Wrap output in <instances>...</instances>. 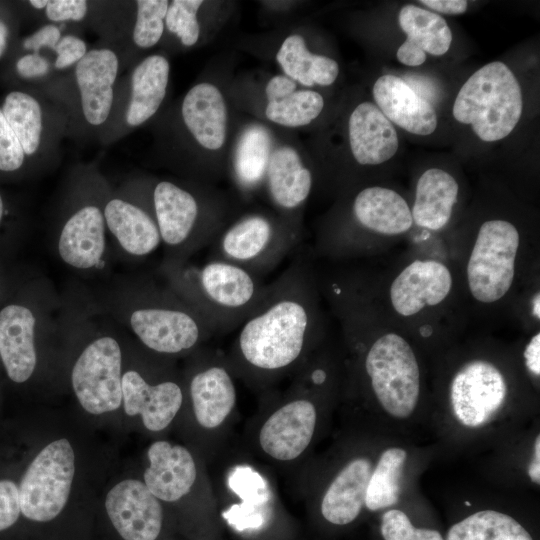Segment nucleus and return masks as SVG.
<instances>
[{
    "mask_svg": "<svg viewBox=\"0 0 540 540\" xmlns=\"http://www.w3.org/2000/svg\"><path fill=\"white\" fill-rule=\"evenodd\" d=\"M519 407L504 366L477 356L451 373L436 414L445 433L461 440L488 439L526 416Z\"/></svg>",
    "mask_w": 540,
    "mask_h": 540,
    "instance_id": "20e7f679",
    "label": "nucleus"
},
{
    "mask_svg": "<svg viewBox=\"0 0 540 540\" xmlns=\"http://www.w3.org/2000/svg\"><path fill=\"white\" fill-rule=\"evenodd\" d=\"M352 214L361 228L383 235L405 233L413 224L405 199L394 190L380 186L361 190L353 200Z\"/></svg>",
    "mask_w": 540,
    "mask_h": 540,
    "instance_id": "bb28decb",
    "label": "nucleus"
},
{
    "mask_svg": "<svg viewBox=\"0 0 540 540\" xmlns=\"http://www.w3.org/2000/svg\"><path fill=\"white\" fill-rule=\"evenodd\" d=\"M523 99L520 84L510 68L490 62L474 72L459 90L454 118L472 127L485 142L507 137L520 120Z\"/></svg>",
    "mask_w": 540,
    "mask_h": 540,
    "instance_id": "423d86ee",
    "label": "nucleus"
},
{
    "mask_svg": "<svg viewBox=\"0 0 540 540\" xmlns=\"http://www.w3.org/2000/svg\"><path fill=\"white\" fill-rule=\"evenodd\" d=\"M337 368L324 353H313L281 392H267L250 425L252 450L277 466L296 465L310 453L338 394Z\"/></svg>",
    "mask_w": 540,
    "mask_h": 540,
    "instance_id": "f03ea898",
    "label": "nucleus"
},
{
    "mask_svg": "<svg viewBox=\"0 0 540 540\" xmlns=\"http://www.w3.org/2000/svg\"><path fill=\"white\" fill-rule=\"evenodd\" d=\"M452 288L446 265L435 260H415L392 281L390 301L401 316L410 317L443 302Z\"/></svg>",
    "mask_w": 540,
    "mask_h": 540,
    "instance_id": "6ab92c4d",
    "label": "nucleus"
},
{
    "mask_svg": "<svg viewBox=\"0 0 540 540\" xmlns=\"http://www.w3.org/2000/svg\"><path fill=\"white\" fill-rule=\"evenodd\" d=\"M133 30V41L141 48L154 46L164 31V20L168 9L166 0H139Z\"/></svg>",
    "mask_w": 540,
    "mask_h": 540,
    "instance_id": "e433bc0d",
    "label": "nucleus"
},
{
    "mask_svg": "<svg viewBox=\"0 0 540 540\" xmlns=\"http://www.w3.org/2000/svg\"><path fill=\"white\" fill-rule=\"evenodd\" d=\"M458 183L445 170L430 168L418 179L411 210L413 222L422 228L438 231L449 222L457 202Z\"/></svg>",
    "mask_w": 540,
    "mask_h": 540,
    "instance_id": "cd10ccee",
    "label": "nucleus"
},
{
    "mask_svg": "<svg viewBox=\"0 0 540 540\" xmlns=\"http://www.w3.org/2000/svg\"><path fill=\"white\" fill-rule=\"evenodd\" d=\"M219 517L237 534L248 539L268 538L273 526L285 519L276 490L267 474L254 463L240 460L223 474Z\"/></svg>",
    "mask_w": 540,
    "mask_h": 540,
    "instance_id": "6e6552de",
    "label": "nucleus"
},
{
    "mask_svg": "<svg viewBox=\"0 0 540 540\" xmlns=\"http://www.w3.org/2000/svg\"><path fill=\"white\" fill-rule=\"evenodd\" d=\"M380 532L384 540H445L435 529L414 526L409 516L395 507L382 514Z\"/></svg>",
    "mask_w": 540,
    "mask_h": 540,
    "instance_id": "58836bf2",
    "label": "nucleus"
},
{
    "mask_svg": "<svg viewBox=\"0 0 540 540\" xmlns=\"http://www.w3.org/2000/svg\"><path fill=\"white\" fill-rule=\"evenodd\" d=\"M526 475L529 482L539 487L540 485V435L537 433L532 443L530 456L526 463Z\"/></svg>",
    "mask_w": 540,
    "mask_h": 540,
    "instance_id": "8fccbe9b",
    "label": "nucleus"
},
{
    "mask_svg": "<svg viewBox=\"0 0 540 540\" xmlns=\"http://www.w3.org/2000/svg\"><path fill=\"white\" fill-rule=\"evenodd\" d=\"M195 353L187 383L188 398L195 424L210 440L214 452L236 412L237 378L225 353L214 348H198Z\"/></svg>",
    "mask_w": 540,
    "mask_h": 540,
    "instance_id": "9d476101",
    "label": "nucleus"
},
{
    "mask_svg": "<svg viewBox=\"0 0 540 540\" xmlns=\"http://www.w3.org/2000/svg\"><path fill=\"white\" fill-rule=\"evenodd\" d=\"M296 83L287 76L276 75L268 82L265 92L269 102L280 101L295 92Z\"/></svg>",
    "mask_w": 540,
    "mask_h": 540,
    "instance_id": "49530a36",
    "label": "nucleus"
},
{
    "mask_svg": "<svg viewBox=\"0 0 540 540\" xmlns=\"http://www.w3.org/2000/svg\"><path fill=\"white\" fill-rule=\"evenodd\" d=\"M266 174L270 198L283 211L294 212L308 198L312 175L293 148L276 149L270 156Z\"/></svg>",
    "mask_w": 540,
    "mask_h": 540,
    "instance_id": "c85d7f7f",
    "label": "nucleus"
},
{
    "mask_svg": "<svg viewBox=\"0 0 540 540\" xmlns=\"http://www.w3.org/2000/svg\"><path fill=\"white\" fill-rule=\"evenodd\" d=\"M523 359L526 369L534 378L540 376V334L532 336L523 352Z\"/></svg>",
    "mask_w": 540,
    "mask_h": 540,
    "instance_id": "de8ad7c7",
    "label": "nucleus"
},
{
    "mask_svg": "<svg viewBox=\"0 0 540 540\" xmlns=\"http://www.w3.org/2000/svg\"><path fill=\"white\" fill-rule=\"evenodd\" d=\"M324 107L323 97L315 91H295L288 97L269 102L266 107L267 118L281 126H304L316 119Z\"/></svg>",
    "mask_w": 540,
    "mask_h": 540,
    "instance_id": "c9c22d12",
    "label": "nucleus"
},
{
    "mask_svg": "<svg viewBox=\"0 0 540 540\" xmlns=\"http://www.w3.org/2000/svg\"><path fill=\"white\" fill-rule=\"evenodd\" d=\"M373 97L389 121L405 131L426 136L436 130L437 114L434 107L403 79L394 75L379 77L373 86Z\"/></svg>",
    "mask_w": 540,
    "mask_h": 540,
    "instance_id": "aec40b11",
    "label": "nucleus"
},
{
    "mask_svg": "<svg viewBox=\"0 0 540 540\" xmlns=\"http://www.w3.org/2000/svg\"><path fill=\"white\" fill-rule=\"evenodd\" d=\"M539 294L536 295L533 301V314L539 319Z\"/></svg>",
    "mask_w": 540,
    "mask_h": 540,
    "instance_id": "864d4df0",
    "label": "nucleus"
},
{
    "mask_svg": "<svg viewBox=\"0 0 540 540\" xmlns=\"http://www.w3.org/2000/svg\"><path fill=\"white\" fill-rule=\"evenodd\" d=\"M520 247V235L509 221L492 219L479 228L470 252L466 276L475 300L490 304L510 290Z\"/></svg>",
    "mask_w": 540,
    "mask_h": 540,
    "instance_id": "9b49d317",
    "label": "nucleus"
},
{
    "mask_svg": "<svg viewBox=\"0 0 540 540\" xmlns=\"http://www.w3.org/2000/svg\"><path fill=\"white\" fill-rule=\"evenodd\" d=\"M348 131L351 152L361 165L382 164L398 150L399 140L394 126L371 102H362L353 110Z\"/></svg>",
    "mask_w": 540,
    "mask_h": 540,
    "instance_id": "b1692460",
    "label": "nucleus"
},
{
    "mask_svg": "<svg viewBox=\"0 0 540 540\" xmlns=\"http://www.w3.org/2000/svg\"><path fill=\"white\" fill-rule=\"evenodd\" d=\"M147 457L143 482L160 502L176 503L196 488L200 469L187 447L157 440L149 446Z\"/></svg>",
    "mask_w": 540,
    "mask_h": 540,
    "instance_id": "f3484780",
    "label": "nucleus"
},
{
    "mask_svg": "<svg viewBox=\"0 0 540 540\" xmlns=\"http://www.w3.org/2000/svg\"><path fill=\"white\" fill-rule=\"evenodd\" d=\"M287 77L305 86L331 85L339 73L338 63L323 55L312 54L300 35H290L276 55Z\"/></svg>",
    "mask_w": 540,
    "mask_h": 540,
    "instance_id": "2f4dec72",
    "label": "nucleus"
},
{
    "mask_svg": "<svg viewBox=\"0 0 540 540\" xmlns=\"http://www.w3.org/2000/svg\"><path fill=\"white\" fill-rule=\"evenodd\" d=\"M398 23L406 41L397 50V59L406 66H420L426 53L441 56L448 52L452 32L439 14L408 4L401 8Z\"/></svg>",
    "mask_w": 540,
    "mask_h": 540,
    "instance_id": "4be33fe9",
    "label": "nucleus"
},
{
    "mask_svg": "<svg viewBox=\"0 0 540 540\" xmlns=\"http://www.w3.org/2000/svg\"><path fill=\"white\" fill-rule=\"evenodd\" d=\"M105 507L124 540H156L161 533L162 503L140 480L126 479L116 484L106 496Z\"/></svg>",
    "mask_w": 540,
    "mask_h": 540,
    "instance_id": "dca6fc26",
    "label": "nucleus"
},
{
    "mask_svg": "<svg viewBox=\"0 0 540 540\" xmlns=\"http://www.w3.org/2000/svg\"><path fill=\"white\" fill-rule=\"evenodd\" d=\"M117 72L118 58L109 49L88 51L76 64L75 77L82 112L88 123L98 126L108 118L113 104V86Z\"/></svg>",
    "mask_w": 540,
    "mask_h": 540,
    "instance_id": "412c9836",
    "label": "nucleus"
},
{
    "mask_svg": "<svg viewBox=\"0 0 540 540\" xmlns=\"http://www.w3.org/2000/svg\"><path fill=\"white\" fill-rule=\"evenodd\" d=\"M29 3L36 9L46 8L48 1L47 0H30Z\"/></svg>",
    "mask_w": 540,
    "mask_h": 540,
    "instance_id": "603ef678",
    "label": "nucleus"
},
{
    "mask_svg": "<svg viewBox=\"0 0 540 540\" xmlns=\"http://www.w3.org/2000/svg\"><path fill=\"white\" fill-rule=\"evenodd\" d=\"M121 362L120 346L109 336L91 342L78 357L72 370V387L88 413L99 415L120 407Z\"/></svg>",
    "mask_w": 540,
    "mask_h": 540,
    "instance_id": "4468645a",
    "label": "nucleus"
},
{
    "mask_svg": "<svg viewBox=\"0 0 540 540\" xmlns=\"http://www.w3.org/2000/svg\"><path fill=\"white\" fill-rule=\"evenodd\" d=\"M350 371L364 409L384 423L407 426L420 415L422 377L416 353L400 334L388 332L366 343L348 336Z\"/></svg>",
    "mask_w": 540,
    "mask_h": 540,
    "instance_id": "7ed1b4c3",
    "label": "nucleus"
},
{
    "mask_svg": "<svg viewBox=\"0 0 540 540\" xmlns=\"http://www.w3.org/2000/svg\"><path fill=\"white\" fill-rule=\"evenodd\" d=\"M16 69L24 78L44 76L49 71V62L39 53L26 54L16 63Z\"/></svg>",
    "mask_w": 540,
    "mask_h": 540,
    "instance_id": "a18cd8bd",
    "label": "nucleus"
},
{
    "mask_svg": "<svg viewBox=\"0 0 540 540\" xmlns=\"http://www.w3.org/2000/svg\"><path fill=\"white\" fill-rule=\"evenodd\" d=\"M2 112L24 153L34 154L42 135V111L38 101L27 93L13 91L6 96Z\"/></svg>",
    "mask_w": 540,
    "mask_h": 540,
    "instance_id": "72a5a7b5",
    "label": "nucleus"
},
{
    "mask_svg": "<svg viewBox=\"0 0 540 540\" xmlns=\"http://www.w3.org/2000/svg\"><path fill=\"white\" fill-rule=\"evenodd\" d=\"M174 277L184 301L215 335L238 329L262 301L267 285L250 271L216 258Z\"/></svg>",
    "mask_w": 540,
    "mask_h": 540,
    "instance_id": "39448f33",
    "label": "nucleus"
},
{
    "mask_svg": "<svg viewBox=\"0 0 540 540\" xmlns=\"http://www.w3.org/2000/svg\"><path fill=\"white\" fill-rule=\"evenodd\" d=\"M103 216L122 248L132 255H148L161 242L156 221L132 203L112 199L106 204Z\"/></svg>",
    "mask_w": 540,
    "mask_h": 540,
    "instance_id": "c756f323",
    "label": "nucleus"
},
{
    "mask_svg": "<svg viewBox=\"0 0 540 540\" xmlns=\"http://www.w3.org/2000/svg\"><path fill=\"white\" fill-rule=\"evenodd\" d=\"M320 333L315 278L298 255L266 285L262 301L240 325L225 354L237 379L268 390L317 350Z\"/></svg>",
    "mask_w": 540,
    "mask_h": 540,
    "instance_id": "f257e3e1",
    "label": "nucleus"
},
{
    "mask_svg": "<svg viewBox=\"0 0 540 540\" xmlns=\"http://www.w3.org/2000/svg\"><path fill=\"white\" fill-rule=\"evenodd\" d=\"M170 66L161 55L145 58L131 76V99L126 112L130 126H138L152 117L166 95Z\"/></svg>",
    "mask_w": 540,
    "mask_h": 540,
    "instance_id": "7c9ffc66",
    "label": "nucleus"
},
{
    "mask_svg": "<svg viewBox=\"0 0 540 540\" xmlns=\"http://www.w3.org/2000/svg\"><path fill=\"white\" fill-rule=\"evenodd\" d=\"M298 241L294 224L251 214L220 231L210 244V258L233 263L261 278L293 252Z\"/></svg>",
    "mask_w": 540,
    "mask_h": 540,
    "instance_id": "1a4fd4ad",
    "label": "nucleus"
},
{
    "mask_svg": "<svg viewBox=\"0 0 540 540\" xmlns=\"http://www.w3.org/2000/svg\"><path fill=\"white\" fill-rule=\"evenodd\" d=\"M130 326L148 349L162 355L195 351L215 335L187 303L163 302L138 308L130 316Z\"/></svg>",
    "mask_w": 540,
    "mask_h": 540,
    "instance_id": "ddd939ff",
    "label": "nucleus"
},
{
    "mask_svg": "<svg viewBox=\"0 0 540 540\" xmlns=\"http://www.w3.org/2000/svg\"><path fill=\"white\" fill-rule=\"evenodd\" d=\"M181 111L186 127L201 146L209 150L223 146L227 109L216 86L210 83L193 86L184 97Z\"/></svg>",
    "mask_w": 540,
    "mask_h": 540,
    "instance_id": "a878e982",
    "label": "nucleus"
},
{
    "mask_svg": "<svg viewBox=\"0 0 540 540\" xmlns=\"http://www.w3.org/2000/svg\"><path fill=\"white\" fill-rule=\"evenodd\" d=\"M419 3L432 11L449 15L463 14L468 6V2L465 0H422Z\"/></svg>",
    "mask_w": 540,
    "mask_h": 540,
    "instance_id": "09e8293b",
    "label": "nucleus"
},
{
    "mask_svg": "<svg viewBox=\"0 0 540 540\" xmlns=\"http://www.w3.org/2000/svg\"><path fill=\"white\" fill-rule=\"evenodd\" d=\"M8 29L6 25L0 21V57L2 56L7 42Z\"/></svg>",
    "mask_w": 540,
    "mask_h": 540,
    "instance_id": "3c124183",
    "label": "nucleus"
},
{
    "mask_svg": "<svg viewBox=\"0 0 540 540\" xmlns=\"http://www.w3.org/2000/svg\"><path fill=\"white\" fill-rule=\"evenodd\" d=\"M60 39L61 33L58 27L45 25L33 35L26 38L23 46L25 49L35 51V53H38L42 47H48L54 50Z\"/></svg>",
    "mask_w": 540,
    "mask_h": 540,
    "instance_id": "c03bdc74",
    "label": "nucleus"
},
{
    "mask_svg": "<svg viewBox=\"0 0 540 540\" xmlns=\"http://www.w3.org/2000/svg\"><path fill=\"white\" fill-rule=\"evenodd\" d=\"M153 204L161 240L179 254L210 245L216 238L201 225L200 203L188 190L161 181L154 188Z\"/></svg>",
    "mask_w": 540,
    "mask_h": 540,
    "instance_id": "2eb2a0df",
    "label": "nucleus"
},
{
    "mask_svg": "<svg viewBox=\"0 0 540 540\" xmlns=\"http://www.w3.org/2000/svg\"><path fill=\"white\" fill-rule=\"evenodd\" d=\"M184 399V390L175 380L152 384L135 370L122 375L124 410L129 416L140 415L148 431L165 430L180 412Z\"/></svg>",
    "mask_w": 540,
    "mask_h": 540,
    "instance_id": "a211bd4d",
    "label": "nucleus"
},
{
    "mask_svg": "<svg viewBox=\"0 0 540 540\" xmlns=\"http://www.w3.org/2000/svg\"><path fill=\"white\" fill-rule=\"evenodd\" d=\"M74 473L75 454L67 439H57L45 446L21 479L20 512L36 522L57 517L69 498Z\"/></svg>",
    "mask_w": 540,
    "mask_h": 540,
    "instance_id": "f8f14e48",
    "label": "nucleus"
},
{
    "mask_svg": "<svg viewBox=\"0 0 540 540\" xmlns=\"http://www.w3.org/2000/svg\"><path fill=\"white\" fill-rule=\"evenodd\" d=\"M202 4L201 0H174L168 6L166 27L176 34L185 46L194 45L199 38L197 12Z\"/></svg>",
    "mask_w": 540,
    "mask_h": 540,
    "instance_id": "4c0bfd02",
    "label": "nucleus"
},
{
    "mask_svg": "<svg viewBox=\"0 0 540 540\" xmlns=\"http://www.w3.org/2000/svg\"><path fill=\"white\" fill-rule=\"evenodd\" d=\"M35 323L34 314L25 306L10 304L0 311V357L16 383L27 381L36 367Z\"/></svg>",
    "mask_w": 540,
    "mask_h": 540,
    "instance_id": "5701e85b",
    "label": "nucleus"
},
{
    "mask_svg": "<svg viewBox=\"0 0 540 540\" xmlns=\"http://www.w3.org/2000/svg\"><path fill=\"white\" fill-rule=\"evenodd\" d=\"M45 9L46 16L51 21H81L87 13V2L84 0H49Z\"/></svg>",
    "mask_w": 540,
    "mask_h": 540,
    "instance_id": "79ce46f5",
    "label": "nucleus"
},
{
    "mask_svg": "<svg viewBox=\"0 0 540 540\" xmlns=\"http://www.w3.org/2000/svg\"><path fill=\"white\" fill-rule=\"evenodd\" d=\"M58 250L62 260L78 269L96 266L105 250V219L93 205L82 207L65 223Z\"/></svg>",
    "mask_w": 540,
    "mask_h": 540,
    "instance_id": "393cba45",
    "label": "nucleus"
},
{
    "mask_svg": "<svg viewBox=\"0 0 540 540\" xmlns=\"http://www.w3.org/2000/svg\"><path fill=\"white\" fill-rule=\"evenodd\" d=\"M54 51L57 54L54 63L57 69H64L78 63L87 53L85 42L73 35L61 37Z\"/></svg>",
    "mask_w": 540,
    "mask_h": 540,
    "instance_id": "37998d69",
    "label": "nucleus"
},
{
    "mask_svg": "<svg viewBox=\"0 0 540 540\" xmlns=\"http://www.w3.org/2000/svg\"><path fill=\"white\" fill-rule=\"evenodd\" d=\"M380 448L348 445L323 468L308 496L312 497L319 517L328 525L348 526L365 510Z\"/></svg>",
    "mask_w": 540,
    "mask_h": 540,
    "instance_id": "0eeeda50",
    "label": "nucleus"
},
{
    "mask_svg": "<svg viewBox=\"0 0 540 540\" xmlns=\"http://www.w3.org/2000/svg\"><path fill=\"white\" fill-rule=\"evenodd\" d=\"M445 540H533L527 529L511 515L478 510L453 524Z\"/></svg>",
    "mask_w": 540,
    "mask_h": 540,
    "instance_id": "473e14b6",
    "label": "nucleus"
},
{
    "mask_svg": "<svg viewBox=\"0 0 540 540\" xmlns=\"http://www.w3.org/2000/svg\"><path fill=\"white\" fill-rule=\"evenodd\" d=\"M3 211H4L3 200H2V197L0 195V223H1V220H2V216H3Z\"/></svg>",
    "mask_w": 540,
    "mask_h": 540,
    "instance_id": "5fc2aeb1",
    "label": "nucleus"
},
{
    "mask_svg": "<svg viewBox=\"0 0 540 540\" xmlns=\"http://www.w3.org/2000/svg\"><path fill=\"white\" fill-rule=\"evenodd\" d=\"M20 504L17 485L0 480V531L11 527L19 518Z\"/></svg>",
    "mask_w": 540,
    "mask_h": 540,
    "instance_id": "a19ab883",
    "label": "nucleus"
},
{
    "mask_svg": "<svg viewBox=\"0 0 540 540\" xmlns=\"http://www.w3.org/2000/svg\"><path fill=\"white\" fill-rule=\"evenodd\" d=\"M22 145L4 118L0 109V170L15 171L24 161Z\"/></svg>",
    "mask_w": 540,
    "mask_h": 540,
    "instance_id": "ea45409f",
    "label": "nucleus"
},
{
    "mask_svg": "<svg viewBox=\"0 0 540 540\" xmlns=\"http://www.w3.org/2000/svg\"><path fill=\"white\" fill-rule=\"evenodd\" d=\"M270 138L259 126L249 127L241 136L236 151L235 170L239 182L256 185L265 175L270 159Z\"/></svg>",
    "mask_w": 540,
    "mask_h": 540,
    "instance_id": "f704fd0d",
    "label": "nucleus"
}]
</instances>
